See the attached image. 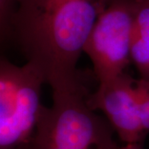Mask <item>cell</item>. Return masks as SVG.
<instances>
[{"mask_svg":"<svg viewBox=\"0 0 149 149\" xmlns=\"http://www.w3.org/2000/svg\"><path fill=\"white\" fill-rule=\"evenodd\" d=\"M109 0H61L46 13L13 28L27 59L37 65L52 91L83 82L77 63Z\"/></svg>","mask_w":149,"mask_h":149,"instance_id":"obj_1","label":"cell"},{"mask_svg":"<svg viewBox=\"0 0 149 149\" xmlns=\"http://www.w3.org/2000/svg\"><path fill=\"white\" fill-rule=\"evenodd\" d=\"M52 93L53 104L43 106L27 149H108L116 143L109 123L89 106L83 82Z\"/></svg>","mask_w":149,"mask_h":149,"instance_id":"obj_2","label":"cell"},{"mask_svg":"<svg viewBox=\"0 0 149 149\" xmlns=\"http://www.w3.org/2000/svg\"><path fill=\"white\" fill-rule=\"evenodd\" d=\"M47 83L41 69L31 61L17 65L0 62V149H17L27 144L42 110L41 95Z\"/></svg>","mask_w":149,"mask_h":149,"instance_id":"obj_3","label":"cell"},{"mask_svg":"<svg viewBox=\"0 0 149 149\" xmlns=\"http://www.w3.org/2000/svg\"><path fill=\"white\" fill-rule=\"evenodd\" d=\"M136 0H109L91 33L85 52L99 82L125 72L132 63Z\"/></svg>","mask_w":149,"mask_h":149,"instance_id":"obj_4","label":"cell"},{"mask_svg":"<svg viewBox=\"0 0 149 149\" xmlns=\"http://www.w3.org/2000/svg\"><path fill=\"white\" fill-rule=\"evenodd\" d=\"M87 103L93 110L101 111L123 143H143L147 135L139 113L137 80L123 72L99 82Z\"/></svg>","mask_w":149,"mask_h":149,"instance_id":"obj_5","label":"cell"},{"mask_svg":"<svg viewBox=\"0 0 149 149\" xmlns=\"http://www.w3.org/2000/svg\"><path fill=\"white\" fill-rule=\"evenodd\" d=\"M132 63L138 70L140 78L149 80V0H136Z\"/></svg>","mask_w":149,"mask_h":149,"instance_id":"obj_6","label":"cell"},{"mask_svg":"<svg viewBox=\"0 0 149 149\" xmlns=\"http://www.w3.org/2000/svg\"><path fill=\"white\" fill-rule=\"evenodd\" d=\"M61 0H18L13 27L46 13Z\"/></svg>","mask_w":149,"mask_h":149,"instance_id":"obj_7","label":"cell"},{"mask_svg":"<svg viewBox=\"0 0 149 149\" xmlns=\"http://www.w3.org/2000/svg\"><path fill=\"white\" fill-rule=\"evenodd\" d=\"M18 0H0V32L2 40L13 37V21Z\"/></svg>","mask_w":149,"mask_h":149,"instance_id":"obj_8","label":"cell"},{"mask_svg":"<svg viewBox=\"0 0 149 149\" xmlns=\"http://www.w3.org/2000/svg\"><path fill=\"white\" fill-rule=\"evenodd\" d=\"M140 119L144 133H149V80L137 79Z\"/></svg>","mask_w":149,"mask_h":149,"instance_id":"obj_9","label":"cell"},{"mask_svg":"<svg viewBox=\"0 0 149 149\" xmlns=\"http://www.w3.org/2000/svg\"><path fill=\"white\" fill-rule=\"evenodd\" d=\"M143 143H123L118 145L115 143L108 149H144Z\"/></svg>","mask_w":149,"mask_h":149,"instance_id":"obj_10","label":"cell"},{"mask_svg":"<svg viewBox=\"0 0 149 149\" xmlns=\"http://www.w3.org/2000/svg\"><path fill=\"white\" fill-rule=\"evenodd\" d=\"M17 149H27V144H25V145H23V146H22L20 148H18Z\"/></svg>","mask_w":149,"mask_h":149,"instance_id":"obj_11","label":"cell"}]
</instances>
